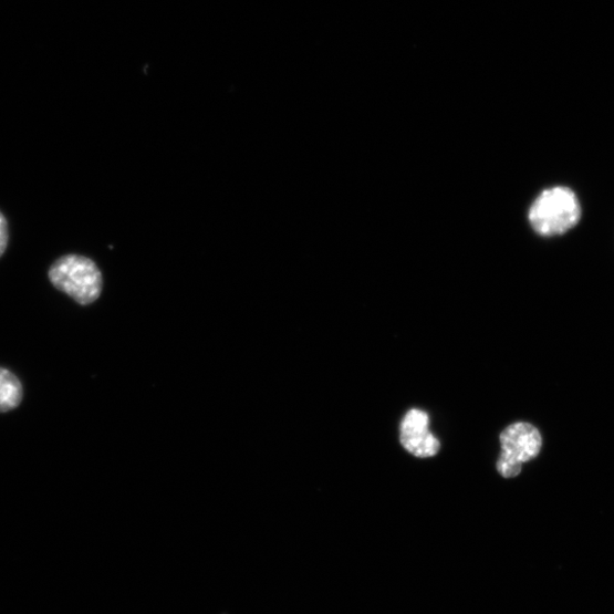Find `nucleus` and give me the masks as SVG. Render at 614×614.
Instances as JSON below:
<instances>
[{
    "label": "nucleus",
    "instance_id": "f257e3e1",
    "mask_svg": "<svg viewBox=\"0 0 614 614\" xmlns=\"http://www.w3.org/2000/svg\"><path fill=\"white\" fill-rule=\"evenodd\" d=\"M582 218L581 202L575 192L566 187L543 191L529 211V222L545 237L560 236L575 227Z\"/></svg>",
    "mask_w": 614,
    "mask_h": 614
},
{
    "label": "nucleus",
    "instance_id": "20e7f679",
    "mask_svg": "<svg viewBox=\"0 0 614 614\" xmlns=\"http://www.w3.org/2000/svg\"><path fill=\"white\" fill-rule=\"evenodd\" d=\"M502 454L524 464L538 458L542 449V436L538 428L525 423L508 427L500 437Z\"/></svg>",
    "mask_w": 614,
    "mask_h": 614
},
{
    "label": "nucleus",
    "instance_id": "0eeeda50",
    "mask_svg": "<svg viewBox=\"0 0 614 614\" xmlns=\"http://www.w3.org/2000/svg\"><path fill=\"white\" fill-rule=\"evenodd\" d=\"M9 243V226L6 217L0 212V258L7 251Z\"/></svg>",
    "mask_w": 614,
    "mask_h": 614
},
{
    "label": "nucleus",
    "instance_id": "423d86ee",
    "mask_svg": "<svg viewBox=\"0 0 614 614\" xmlns=\"http://www.w3.org/2000/svg\"><path fill=\"white\" fill-rule=\"evenodd\" d=\"M521 464L501 454L498 461V470L504 478H514L521 472Z\"/></svg>",
    "mask_w": 614,
    "mask_h": 614
},
{
    "label": "nucleus",
    "instance_id": "7ed1b4c3",
    "mask_svg": "<svg viewBox=\"0 0 614 614\" xmlns=\"http://www.w3.org/2000/svg\"><path fill=\"white\" fill-rule=\"evenodd\" d=\"M429 418L422 409L414 408L400 425V443L407 452L417 458H430L439 452L440 444L430 434Z\"/></svg>",
    "mask_w": 614,
    "mask_h": 614
},
{
    "label": "nucleus",
    "instance_id": "39448f33",
    "mask_svg": "<svg viewBox=\"0 0 614 614\" xmlns=\"http://www.w3.org/2000/svg\"><path fill=\"white\" fill-rule=\"evenodd\" d=\"M23 399L20 379L4 367H0V414L12 412Z\"/></svg>",
    "mask_w": 614,
    "mask_h": 614
},
{
    "label": "nucleus",
    "instance_id": "f03ea898",
    "mask_svg": "<svg viewBox=\"0 0 614 614\" xmlns=\"http://www.w3.org/2000/svg\"><path fill=\"white\" fill-rule=\"evenodd\" d=\"M50 279L58 290L81 305L94 303L102 293V273L95 262L85 257L59 259L50 270Z\"/></svg>",
    "mask_w": 614,
    "mask_h": 614
}]
</instances>
